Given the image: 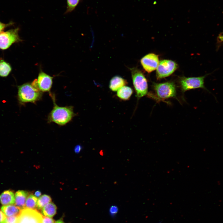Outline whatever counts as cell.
Wrapping results in <instances>:
<instances>
[{"mask_svg":"<svg viewBox=\"0 0 223 223\" xmlns=\"http://www.w3.org/2000/svg\"><path fill=\"white\" fill-rule=\"evenodd\" d=\"M133 84L138 99L148 93V83L146 79L141 71L136 67L130 68Z\"/></svg>","mask_w":223,"mask_h":223,"instance_id":"cell-4","label":"cell"},{"mask_svg":"<svg viewBox=\"0 0 223 223\" xmlns=\"http://www.w3.org/2000/svg\"><path fill=\"white\" fill-rule=\"evenodd\" d=\"M0 202L3 205H13L15 203V196L10 190L4 191L0 195Z\"/></svg>","mask_w":223,"mask_h":223,"instance_id":"cell-13","label":"cell"},{"mask_svg":"<svg viewBox=\"0 0 223 223\" xmlns=\"http://www.w3.org/2000/svg\"><path fill=\"white\" fill-rule=\"evenodd\" d=\"M17 98L20 104L35 103L42 98V92L35 87L31 83L26 82L18 86Z\"/></svg>","mask_w":223,"mask_h":223,"instance_id":"cell-3","label":"cell"},{"mask_svg":"<svg viewBox=\"0 0 223 223\" xmlns=\"http://www.w3.org/2000/svg\"><path fill=\"white\" fill-rule=\"evenodd\" d=\"M53 103L52 109L48 115L47 122L48 123L54 122L60 125H65L72 120L73 118L77 115L73 111L72 106L60 107L56 103L55 94L49 93Z\"/></svg>","mask_w":223,"mask_h":223,"instance_id":"cell-1","label":"cell"},{"mask_svg":"<svg viewBox=\"0 0 223 223\" xmlns=\"http://www.w3.org/2000/svg\"><path fill=\"white\" fill-rule=\"evenodd\" d=\"M140 63L144 70L150 73L156 69L159 63L158 55L153 53L148 54L140 60Z\"/></svg>","mask_w":223,"mask_h":223,"instance_id":"cell-9","label":"cell"},{"mask_svg":"<svg viewBox=\"0 0 223 223\" xmlns=\"http://www.w3.org/2000/svg\"><path fill=\"white\" fill-rule=\"evenodd\" d=\"M54 77L50 76L41 70L37 79V83L39 90L42 92H50Z\"/></svg>","mask_w":223,"mask_h":223,"instance_id":"cell-10","label":"cell"},{"mask_svg":"<svg viewBox=\"0 0 223 223\" xmlns=\"http://www.w3.org/2000/svg\"><path fill=\"white\" fill-rule=\"evenodd\" d=\"M41 195V192L39 190H37L34 193V195L37 197H39Z\"/></svg>","mask_w":223,"mask_h":223,"instance_id":"cell-27","label":"cell"},{"mask_svg":"<svg viewBox=\"0 0 223 223\" xmlns=\"http://www.w3.org/2000/svg\"><path fill=\"white\" fill-rule=\"evenodd\" d=\"M57 207L53 203L50 202L45 205L42 209V215L50 217H53L56 214Z\"/></svg>","mask_w":223,"mask_h":223,"instance_id":"cell-16","label":"cell"},{"mask_svg":"<svg viewBox=\"0 0 223 223\" xmlns=\"http://www.w3.org/2000/svg\"><path fill=\"white\" fill-rule=\"evenodd\" d=\"M1 211H0V223H4L7 217Z\"/></svg>","mask_w":223,"mask_h":223,"instance_id":"cell-25","label":"cell"},{"mask_svg":"<svg viewBox=\"0 0 223 223\" xmlns=\"http://www.w3.org/2000/svg\"><path fill=\"white\" fill-rule=\"evenodd\" d=\"M178 67L177 64L172 60L163 59L160 60L156 68L157 79L159 80L170 76Z\"/></svg>","mask_w":223,"mask_h":223,"instance_id":"cell-8","label":"cell"},{"mask_svg":"<svg viewBox=\"0 0 223 223\" xmlns=\"http://www.w3.org/2000/svg\"><path fill=\"white\" fill-rule=\"evenodd\" d=\"M55 223H65L61 219H59L56 221Z\"/></svg>","mask_w":223,"mask_h":223,"instance_id":"cell-28","label":"cell"},{"mask_svg":"<svg viewBox=\"0 0 223 223\" xmlns=\"http://www.w3.org/2000/svg\"><path fill=\"white\" fill-rule=\"evenodd\" d=\"M1 209L6 216H18L20 213L21 209L15 205H9L2 206Z\"/></svg>","mask_w":223,"mask_h":223,"instance_id":"cell-14","label":"cell"},{"mask_svg":"<svg viewBox=\"0 0 223 223\" xmlns=\"http://www.w3.org/2000/svg\"><path fill=\"white\" fill-rule=\"evenodd\" d=\"M210 74L198 77H186L183 76L180 77L179 81L182 93L192 89L201 88L212 94L204 85V79L207 76Z\"/></svg>","mask_w":223,"mask_h":223,"instance_id":"cell-5","label":"cell"},{"mask_svg":"<svg viewBox=\"0 0 223 223\" xmlns=\"http://www.w3.org/2000/svg\"><path fill=\"white\" fill-rule=\"evenodd\" d=\"M13 24V23L11 22L5 24L0 21V33L7 27L11 26Z\"/></svg>","mask_w":223,"mask_h":223,"instance_id":"cell-22","label":"cell"},{"mask_svg":"<svg viewBox=\"0 0 223 223\" xmlns=\"http://www.w3.org/2000/svg\"><path fill=\"white\" fill-rule=\"evenodd\" d=\"M51 199L49 195L44 194L41 196L37 199V207L38 209H42L45 205L50 202Z\"/></svg>","mask_w":223,"mask_h":223,"instance_id":"cell-18","label":"cell"},{"mask_svg":"<svg viewBox=\"0 0 223 223\" xmlns=\"http://www.w3.org/2000/svg\"><path fill=\"white\" fill-rule=\"evenodd\" d=\"M152 86L155 93H148V95L158 102L164 101L171 98H177L176 86L172 81L161 83L153 82Z\"/></svg>","mask_w":223,"mask_h":223,"instance_id":"cell-2","label":"cell"},{"mask_svg":"<svg viewBox=\"0 0 223 223\" xmlns=\"http://www.w3.org/2000/svg\"><path fill=\"white\" fill-rule=\"evenodd\" d=\"M28 192L23 190L17 191L15 194V205L23 209L25 208V202L28 196Z\"/></svg>","mask_w":223,"mask_h":223,"instance_id":"cell-12","label":"cell"},{"mask_svg":"<svg viewBox=\"0 0 223 223\" xmlns=\"http://www.w3.org/2000/svg\"><path fill=\"white\" fill-rule=\"evenodd\" d=\"M82 150V146L80 145H77L74 148V151L76 153H79Z\"/></svg>","mask_w":223,"mask_h":223,"instance_id":"cell-26","label":"cell"},{"mask_svg":"<svg viewBox=\"0 0 223 223\" xmlns=\"http://www.w3.org/2000/svg\"><path fill=\"white\" fill-rule=\"evenodd\" d=\"M37 197L33 194H30L26 199L25 208L35 209L37 207Z\"/></svg>","mask_w":223,"mask_h":223,"instance_id":"cell-19","label":"cell"},{"mask_svg":"<svg viewBox=\"0 0 223 223\" xmlns=\"http://www.w3.org/2000/svg\"><path fill=\"white\" fill-rule=\"evenodd\" d=\"M43 215L36 209H22L16 223H42Z\"/></svg>","mask_w":223,"mask_h":223,"instance_id":"cell-7","label":"cell"},{"mask_svg":"<svg viewBox=\"0 0 223 223\" xmlns=\"http://www.w3.org/2000/svg\"><path fill=\"white\" fill-rule=\"evenodd\" d=\"M80 0H67V9L66 13L72 11L78 3Z\"/></svg>","mask_w":223,"mask_h":223,"instance_id":"cell-20","label":"cell"},{"mask_svg":"<svg viewBox=\"0 0 223 223\" xmlns=\"http://www.w3.org/2000/svg\"><path fill=\"white\" fill-rule=\"evenodd\" d=\"M18 28L11 29L0 33V49L5 50L13 44L22 41L20 38Z\"/></svg>","mask_w":223,"mask_h":223,"instance_id":"cell-6","label":"cell"},{"mask_svg":"<svg viewBox=\"0 0 223 223\" xmlns=\"http://www.w3.org/2000/svg\"><path fill=\"white\" fill-rule=\"evenodd\" d=\"M18 216L7 217L4 223H16Z\"/></svg>","mask_w":223,"mask_h":223,"instance_id":"cell-21","label":"cell"},{"mask_svg":"<svg viewBox=\"0 0 223 223\" xmlns=\"http://www.w3.org/2000/svg\"><path fill=\"white\" fill-rule=\"evenodd\" d=\"M127 84V82L125 79L119 76H116L110 80L109 88L112 91H116Z\"/></svg>","mask_w":223,"mask_h":223,"instance_id":"cell-11","label":"cell"},{"mask_svg":"<svg viewBox=\"0 0 223 223\" xmlns=\"http://www.w3.org/2000/svg\"><path fill=\"white\" fill-rule=\"evenodd\" d=\"M11 65L1 58H0V77H7L12 70Z\"/></svg>","mask_w":223,"mask_h":223,"instance_id":"cell-17","label":"cell"},{"mask_svg":"<svg viewBox=\"0 0 223 223\" xmlns=\"http://www.w3.org/2000/svg\"><path fill=\"white\" fill-rule=\"evenodd\" d=\"M118 211V208L116 206H112L109 209L110 213L112 215L116 214Z\"/></svg>","mask_w":223,"mask_h":223,"instance_id":"cell-24","label":"cell"},{"mask_svg":"<svg viewBox=\"0 0 223 223\" xmlns=\"http://www.w3.org/2000/svg\"><path fill=\"white\" fill-rule=\"evenodd\" d=\"M133 92V90L132 88L125 86L117 91V96L121 99L127 100L129 99Z\"/></svg>","mask_w":223,"mask_h":223,"instance_id":"cell-15","label":"cell"},{"mask_svg":"<svg viewBox=\"0 0 223 223\" xmlns=\"http://www.w3.org/2000/svg\"><path fill=\"white\" fill-rule=\"evenodd\" d=\"M42 223H55L54 220L52 218L46 216H42Z\"/></svg>","mask_w":223,"mask_h":223,"instance_id":"cell-23","label":"cell"}]
</instances>
